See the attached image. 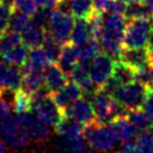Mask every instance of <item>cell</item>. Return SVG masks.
Listing matches in <instances>:
<instances>
[{
  "label": "cell",
  "mask_w": 153,
  "mask_h": 153,
  "mask_svg": "<svg viewBox=\"0 0 153 153\" xmlns=\"http://www.w3.org/2000/svg\"><path fill=\"white\" fill-rule=\"evenodd\" d=\"M149 65L153 67V53H149Z\"/></svg>",
  "instance_id": "f6af8a7d"
},
{
  "label": "cell",
  "mask_w": 153,
  "mask_h": 153,
  "mask_svg": "<svg viewBox=\"0 0 153 153\" xmlns=\"http://www.w3.org/2000/svg\"><path fill=\"white\" fill-rule=\"evenodd\" d=\"M153 19H129L123 35V47L142 48L146 47Z\"/></svg>",
  "instance_id": "8992f818"
},
{
  "label": "cell",
  "mask_w": 153,
  "mask_h": 153,
  "mask_svg": "<svg viewBox=\"0 0 153 153\" xmlns=\"http://www.w3.org/2000/svg\"><path fill=\"white\" fill-rule=\"evenodd\" d=\"M121 153H141L139 146L136 145L135 141H126L123 145H122V148H121Z\"/></svg>",
  "instance_id": "ab89813d"
},
{
  "label": "cell",
  "mask_w": 153,
  "mask_h": 153,
  "mask_svg": "<svg viewBox=\"0 0 153 153\" xmlns=\"http://www.w3.org/2000/svg\"><path fill=\"white\" fill-rule=\"evenodd\" d=\"M2 139L11 149L17 151V149H22L27 146L30 139L27 134L25 133L24 128L22 127L17 115L8 120L5 127L4 134H2Z\"/></svg>",
  "instance_id": "30bf717a"
},
{
  "label": "cell",
  "mask_w": 153,
  "mask_h": 153,
  "mask_svg": "<svg viewBox=\"0 0 153 153\" xmlns=\"http://www.w3.org/2000/svg\"><path fill=\"white\" fill-rule=\"evenodd\" d=\"M6 142L2 140V137L0 136V153H5L6 152Z\"/></svg>",
  "instance_id": "7bdbcfd3"
},
{
  "label": "cell",
  "mask_w": 153,
  "mask_h": 153,
  "mask_svg": "<svg viewBox=\"0 0 153 153\" xmlns=\"http://www.w3.org/2000/svg\"><path fill=\"white\" fill-rule=\"evenodd\" d=\"M135 80L140 81L148 88L153 87V67L148 63L145 67L135 71Z\"/></svg>",
  "instance_id": "d590c367"
},
{
  "label": "cell",
  "mask_w": 153,
  "mask_h": 153,
  "mask_svg": "<svg viewBox=\"0 0 153 153\" xmlns=\"http://www.w3.org/2000/svg\"><path fill=\"white\" fill-rule=\"evenodd\" d=\"M92 38H93L92 31H91L90 24L87 22V18H76L74 20L69 42L76 47H82L84 44L90 42Z\"/></svg>",
  "instance_id": "e0dca14e"
},
{
  "label": "cell",
  "mask_w": 153,
  "mask_h": 153,
  "mask_svg": "<svg viewBox=\"0 0 153 153\" xmlns=\"http://www.w3.org/2000/svg\"><path fill=\"white\" fill-rule=\"evenodd\" d=\"M68 81V75L56 65L50 63L44 71V85L51 93L63 87Z\"/></svg>",
  "instance_id": "9a60e30c"
},
{
  "label": "cell",
  "mask_w": 153,
  "mask_h": 153,
  "mask_svg": "<svg viewBox=\"0 0 153 153\" xmlns=\"http://www.w3.org/2000/svg\"><path fill=\"white\" fill-rule=\"evenodd\" d=\"M32 110L35 115L38 118H41L44 123H47L49 127H55L57 122L61 120V117L63 116L62 110L57 106L51 94L33 100Z\"/></svg>",
  "instance_id": "52a82bcc"
},
{
  "label": "cell",
  "mask_w": 153,
  "mask_h": 153,
  "mask_svg": "<svg viewBox=\"0 0 153 153\" xmlns=\"http://www.w3.org/2000/svg\"><path fill=\"white\" fill-rule=\"evenodd\" d=\"M88 153H97V152H94V151H92V152H88Z\"/></svg>",
  "instance_id": "c3c4849f"
},
{
  "label": "cell",
  "mask_w": 153,
  "mask_h": 153,
  "mask_svg": "<svg viewBox=\"0 0 153 153\" xmlns=\"http://www.w3.org/2000/svg\"><path fill=\"white\" fill-rule=\"evenodd\" d=\"M91 104L94 110L96 121L99 123H109L116 116L127 115V110L120 105L112 96L108 94L102 88H97L91 99Z\"/></svg>",
  "instance_id": "7a4b0ae2"
},
{
  "label": "cell",
  "mask_w": 153,
  "mask_h": 153,
  "mask_svg": "<svg viewBox=\"0 0 153 153\" xmlns=\"http://www.w3.org/2000/svg\"><path fill=\"white\" fill-rule=\"evenodd\" d=\"M135 142L139 146L141 153H153V135L149 129L140 131L136 135Z\"/></svg>",
  "instance_id": "e575fe53"
},
{
  "label": "cell",
  "mask_w": 153,
  "mask_h": 153,
  "mask_svg": "<svg viewBox=\"0 0 153 153\" xmlns=\"http://www.w3.org/2000/svg\"><path fill=\"white\" fill-rule=\"evenodd\" d=\"M4 61L7 62L8 65L12 66H17V67H22L29 56V48L25 44H17L16 47H13L12 49H10L8 51H6L5 54L1 55Z\"/></svg>",
  "instance_id": "603a6c76"
},
{
  "label": "cell",
  "mask_w": 153,
  "mask_h": 153,
  "mask_svg": "<svg viewBox=\"0 0 153 153\" xmlns=\"http://www.w3.org/2000/svg\"><path fill=\"white\" fill-rule=\"evenodd\" d=\"M32 108V98L31 94L24 92L23 90H17L12 96V110L16 114L29 112Z\"/></svg>",
  "instance_id": "484cf974"
},
{
  "label": "cell",
  "mask_w": 153,
  "mask_h": 153,
  "mask_svg": "<svg viewBox=\"0 0 153 153\" xmlns=\"http://www.w3.org/2000/svg\"><path fill=\"white\" fill-rule=\"evenodd\" d=\"M118 60L134 71H137L149 63V51L146 47L142 48H127L123 47Z\"/></svg>",
  "instance_id": "7c38bea8"
},
{
  "label": "cell",
  "mask_w": 153,
  "mask_h": 153,
  "mask_svg": "<svg viewBox=\"0 0 153 153\" xmlns=\"http://www.w3.org/2000/svg\"><path fill=\"white\" fill-rule=\"evenodd\" d=\"M42 49L44 50L45 55L48 56L49 61L51 63H56L57 60H59V56H60V53H61V48H62V44L59 43L54 36L47 31L45 32V36L43 38V42H42Z\"/></svg>",
  "instance_id": "d4e9b609"
},
{
  "label": "cell",
  "mask_w": 153,
  "mask_h": 153,
  "mask_svg": "<svg viewBox=\"0 0 153 153\" xmlns=\"http://www.w3.org/2000/svg\"><path fill=\"white\" fill-rule=\"evenodd\" d=\"M112 76L121 85H124V84H128V82L135 80V71L133 68H130L129 66H127L126 63L121 62L120 60H116Z\"/></svg>",
  "instance_id": "f546056e"
},
{
  "label": "cell",
  "mask_w": 153,
  "mask_h": 153,
  "mask_svg": "<svg viewBox=\"0 0 153 153\" xmlns=\"http://www.w3.org/2000/svg\"><path fill=\"white\" fill-rule=\"evenodd\" d=\"M60 147L65 153H86L87 143L82 136H63L60 142Z\"/></svg>",
  "instance_id": "4316f807"
},
{
  "label": "cell",
  "mask_w": 153,
  "mask_h": 153,
  "mask_svg": "<svg viewBox=\"0 0 153 153\" xmlns=\"http://www.w3.org/2000/svg\"><path fill=\"white\" fill-rule=\"evenodd\" d=\"M127 18L121 13H106L103 19V32L100 36V47L115 60H118L123 49V35L127 25Z\"/></svg>",
  "instance_id": "6da1fadb"
},
{
  "label": "cell",
  "mask_w": 153,
  "mask_h": 153,
  "mask_svg": "<svg viewBox=\"0 0 153 153\" xmlns=\"http://www.w3.org/2000/svg\"><path fill=\"white\" fill-rule=\"evenodd\" d=\"M152 90H153V87H152Z\"/></svg>",
  "instance_id": "f907efd6"
},
{
  "label": "cell",
  "mask_w": 153,
  "mask_h": 153,
  "mask_svg": "<svg viewBox=\"0 0 153 153\" xmlns=\"http://www.w3.org/2000/svg\"><path fill=\"white\" fill-rule=\"evenodd\" d=\"M116 60L108 54L97 55L90 63V75L97 88L102 87L103 84L112 75Z\"/></svg>",
  "instance_id": "ba28073f"
},
{
  "label": "cell",
  "mask_w": 153,
  "mask_h": 153,
  "mask_svg": "<svg viewBox=\"0 0 153 153\" xmlns=\"http://www.w3.org/2000/svg\"><path fill=\"white\" fill-rule=\"evenodd\" d=\"M51 97L55 100V103L57 104V106L61 110H63L65 108H67L68 105L74 103L76 99L82 97V90L73 80H71V81L68 80L63 87H61L56 92L51 93Z\"/></svg>",
  "instance_id": "4fadbf2b"
},
{
  "label": "cell",
  "mask_w": 153,
  "mask_h": 153,
  "mask_svg": "<svg viewBox=\"0 0 153 153\" xmlns=\"http://www.w3.org/2000/svg\"><path fill=\"white\" fill-rule=\"evenodd\" d=\"M20 41H22L20 33L7 30V31L4 32L2 35H0V54H1V55L5 54V53L8 51L10 49H12V48L16 47L17 44H19Z\"/></svg>",
  "instance_id": "4dcf8cb0"
},
{
  "label": "cell",
  "mask_w": 153,
  "mask_h": 153,
  "mask_svg": "<svg viewBox=\"0 0 153 153\" xmlns=\"http://www.w3.org/2000/svg\"><path fill=\"white\" fill-rule=\"evenodd\" d=\"M146 48L149 53H153V24H152V27H151V31H149V35H148Z\"/></svg>",
  "instance_id": "b9f144b4"
},
{
  "label": "cell",
  "mask_w": 153,
  "mask_h": 153,
  "mask_svg": "<svg viewBox=\"0 0 153 153\" xmlns=\"http://www.w3.org/2000/svg\"><path fill=\"white\" fill-rule=\"evenodd\" d=\"M13 10V0H4L0 4V35L8 30V23Z\"/></svg>",
  "instance_id": "d6a6232c"
},
{
  "label": "cell",
  "mask_w": 153,
  "mask_h": 153,
  "mask_svg": "<svg viewBox=\"0 0 153 153\" xmlns=\"http://www.w3.org/2000/svg\"><path fill=\"white\" fill-rule=\"evenodd\" d=\"M117 141H129L135 136L136 129L128 120L127 115H120L116 116L111 122H109Z\"/></svg>",
  "instance_id": "2e32d148"
},
{
  "label": "cell",
  "mask_w": 153,
  "mask_h": 153,
  "mask_svg": "<svg viewBox=\"0 0 153 153\" xmlns=\"http://www.w3.org/2000/svg\"><path fill=\"white\" fill-rule=\"evenodd\" d=\"M78 61H79V47L74 45L71 42L62 44L61 53L57 60V66L67 75H69Z\"/></svg>",
  "instance_id": "5bb4252c"
},
{
  "label": "cell",
  "mask_w": 153,
  "mask_h": 153,
  "mask_svg": "<svg viewBox=\"0 0 153 153\" xmlns=\"http://www.w3.org/2000/svg\"><path fill=\"white\" fill-rule=\"evenodd\" d=\"M127 117L130 123L134 126L136 131H142L149 129L153 126V120L149 115H147L142 109H134L127 111Z\"/></svg>",
  "instance_id": "cb8c5ba5"
},
{
  "label": "cell",
  "mask_w": 153,
  "mask_h": 153,
  "mask_svg": "<svg viewBox=\"0 0 153 153\" xmlns=\"http://www.w3.org/2000/svg\"><path fill=\"white\" fill-rule=\"evenodd\" d=\"M71 13L75 18H87L93 12L92 0H67Z\"/></svg>",
  "instance_id": "83f0119b"
},
{
  "label": "cell",
  "mask_w": 153,
  "mask_h": 153,
  "mask_svg": "<svg viewBox=\"0 0 153 153\" xmlns=\"http://www.w3.org/2000/svg\"><path fill=\"white\" fill-rule=\"evenodd\" d=\"M56 131L66 137H73V136H82L84 135V128L82 124H80L79 122L74 121L71 117L67 116H62L61 120L57 122V124L55 126Z\"/></svg>",
  "instance_id": "44dd1931"
},
{
  "label": "cell",
  "mask_w": 153,
  "mask_h": 153,
  "mask_svg": "<svg viewBox=\"0 0 153 153\" xmlns=\"http://www.w3.org/2000/svg\"><path fill=\"white\" fill-rule=\"evenodd\" d=\"M27 153H44L43 151H32V152H27Z\"/></svg>",
  "instance_id": "bcb514c9"
},
{
  "label": "cell",
  "mask_w": 153,
  "mask_h": 153,
  "mask_svg": "<svg viewBox=\"0 0 153 153\" xmlns=\"http://www.w3.org/2000/svg\"><path fill=\"white\" fill-rule=\"evenodd\" d=\"M148 7H149V10H151V12H152V14H153V0H142Z\"/></svg>",
  "instance_id": "ee69618b"
},
{
  "label": "cell",
  "mask_w": 153,
  "mask_h": 153,
  "mask_svg": "<svg viewBox=\"0 0 153 153\" xmlns=\"http://www.w3.org/2000/svg\"><path fill=\"white\" fill-rule=\"evenodd\" d=\"M50 11L51 10H48V8H44V7H38L37 11L32 16V23L41 26V27H45L47 24H48V20H49Z\"/></svg>",
  "instance_id": "74e56055"
},
{
  "label": "cell",
  "mask_w": 153,
  "mask_h": 153,
  "mask_svg": "<svg viewBox=\"0 0 153 153\" xmlns=\"http://www.w3.org/2000/svg\"><path fill=\"white\" fill-rule=\"evenodd\" d=\"M13 8L29 17H32L38 7L35 0H13Z\"/></svg>",
  "instance_id": "8d00e7d4"
},
{
  "label": "cell",
  "mask_w": 153,
  "mask_h": 153,
  "mask_svg": "<svg viewBox=\"0 0 153 153\" xmlns=\"http://www.w3.org/2000/svg\"><path fill=\"white\" fill-rule=\"evenodd\" d=\"M63 115L67 117L73 118L74 121L79 122L82 126H87L96 121V115L92 104L86 98L81 97L76 99L74 103L68 105L62 110Z\"/></svg>",
  "instance_id": "8fae6325"
},
{
  "label": "cell",
  "mask_w": 153,
  "mask_h": 153,
  "mask_svg": "<svg viewBox=\"0 0 153 153\" xmlns=\"http://www.w3.org/2000/svg\"><path fill=\"white\" fill-rule=\"evenodd\" d=\"M126 2H131V1H141V0H124Z\"/></svg>",
  "instance_id": "7dc6e473"
},
{
  "label": "cell",
  "mask_w": 153,
  "mask_h": 153,
  "mask_svg": "<svg viewBox=\"0 0 153 153\" xmlns=\"http://www.w3.org/2000/svg\"><path fill=\"white\" fill-rule=\"evenodd\" d=\"M84 136L87 143L96 151L106 152L114 148L117 139L109 123H99L97 121L85 126Z\"/></svg>",
  "instance_id": "3957f363"
},
{
  "label": "cell",
  "mask_w": 153,
  "mask_h": 153,
  "mask_svg": "<svg viewBox=\"0 0 153 153\" xmlns=\"http://www.w3.org/2000/svg\"><path fill=\"white\" fill-rule=\"evenodd\" d=\"M22 127L24 128L25 133L27 134L29 139L35 142L44 141L49 137V126L44 123L41 118L36 115H31L29 112L17 114Z\"/></svg>",
  "instance_id": "9c48e42d"
},
{
  "label": "cell",
  "mask_w": 153,
  "mask_h": 153,
  "mask_svg": "<svg viewBox=\"0 0 153 153\" xmlns=\"http://www.w3.org/2000/svg\"><path fill=\"white\" fill-rule=\"evenodd\" d=\"M148 87L137 80H133L128 84L121 85L114 93V98L127 111L134 109H141L145 100Z\"/></svg>",
  "instance_id": "277c9868"
},
{
  "label": "cell",
  "mask_w": 153,
  "mask_h": 153,
  "mask_svg": "<svg viewBox=\"0 0 153 153\" xmlns=\"http://www.w3.org/2000/svg\"><path fill=\"white\" fill-rule=\"evenodd\" d=\"M141 109L147 115H149L151 117H153V90L152 88H148V91L146 93V97H145V100L142 103Z\"/></svg>",
  "instance_id": "f35d334b"
},
{
  "label": "cell",
  "mask_w": 153,
  "mask_h": 153,
  "mask_svg": "<svg viewBox=\"0 0 153 153\" xmlns=\"http://www.w3.org/2000/svg\"><path fill=\"white\" fill-rule=\"evenodd\" d=\"M45 27H41L32 22H29V24L22 30L20 38L23 41V44H25L27 48H36L39 47L43 42V38L45 36Z\"/></svg>",
  "instance_id": "ac0fdd59"
},
{
  "label": "cell",
  "mask_w": 153,
  "mask_h": 153,
  "mask_svg": "<svg viewBox=\"0 0 153 153\" xmlns=\"http://www.w3.org/2000/svg\"><path fill=\"white\" fill-rule=\"evenodd\" d=\"M37 6L39 7H44V8H48V10H53L56 7L59 0H35Z\"/></svg>",
  "instance_id": "60d3db41"
},
{
  "label": "cell",
  "mask_w": 153,
  "mask_h": 153,
  "mask_svg": "<svg viewBox=\"0 0 153 153\" xmlns=\"http://www.w3.org/2000/svg\"><path fill=\"white\" fill-rule=\"evenodd\" d=\"M2 1H4V0H0V4H1V2H2Z\"/></svg>",
  "instance_id": "681fc988"
},
{
  "label": "cell",
  "mask_w": 153,
  "mask_h": 153,
  "mask_svg": "<svg viewBox=\"0 0 153 153\" xmlns=\"http://www.w3.org/2000/svg\"><path fill=\"white\" fill-rule=\"evenodd\" d=\"M124 17L128 20L129 19H153V14L149 7L142 0L127 2Z\"/></svg>",
  "instance_id": "7402d4cb"
},
{
  "label": "cell",
  "mask_w": 153,
  "mask_h": 153,
  "mask_svg": "<svg viewBox=\"0 0 153 153\" xmlns=\"http://www.w3.org/2000/svg\"><path fill=\"white\" fill-rule=\"evenodd\" d=\"M22 80H23V72H22V68L17 67V66H11V67H10V71H8V75H7L5 90L16 92L17 90L20 88V86H22Z\"/></svg>",
  "instance_id": "1f68e13d"
},
{
  "label": "cell",
  "mask_w": 153,
  "mask_h": 153,
  "mask_svg": "<svg viewBox=\"0 0 153 153\" xmlns=\"http://www.w3.org/2000/svg\"><path fill=\"white\" fill-rule=\"evenodd\" d=\"M23 80L20 90L32 94L39 87L44 85V72L43 69H32V71H22Z\"/></svg>",
  "instance_id": "d6986e66"
},
{
  "label": "cell",
  "mask_w": 153,
  "mask_h": 153,
  "mask_svg": "<svg viewBox=\"0 0 153 153\" xmlns=\"http://www.w3.org/2000/svg\"><path fill=\"white\" fill-rule=\"evenodd\" d=\"M51 62L45 55L44 50L39 47L32 48L29 51L26 62L22 66V71H32V69H45Z\"/></svg>",
  "instance_id": "ffe728a7"
},
{
  "label": "cell",
  "mask_w": 153,
  "mask_h": 153,
  "mask_svg": "<svg viewBox=\"0 0 153 153\" xmlns=\"http://www.w3.org/2000/svg\"><path fill=\"white\" fill-rule=\"evenodd\" d=\"M100 42L92 38L90 42L84 44L82 47H79V61L91 63V61L100 54Z\"/></svg>",
  "instance_id": "f1b7e54d"
},
{
  "label": "cell",
  "mask_w": 153,
  "mask_h": 153,
  "mask_svg": "<svg viewBox=\"0 0 153 153\" xmlns=\"http://www.w3.org/2000/svg\"><path fill=\"white\" fill-rule=\"evenodd\" d=\"M74 25V18L72 13L60 11L57 8H53L50 11L49 20H48V30L54 38L61 43L65 44L71 41V33Z\"/></svg>",
  "instance_id": "5b68a950"
},
{
  "label": "cell",
  "mask_w": 153,
  "mask_h": 153,
  "mask_svg": "<svg viewBox=\"0 0 153 153\" xmlns=\"http://www.w3.org/2000/svg\"><path fill=\"white\" fill-rule=\"evenodd\" d=\"M29 22H30L29 16H26V14L19 12V11L13 10V12L11 14V18H10V23H8V30L20 33L22 30L29 24Z\"/></svg>",
  "instance_id": "836d02e7"
}]
</instances>
